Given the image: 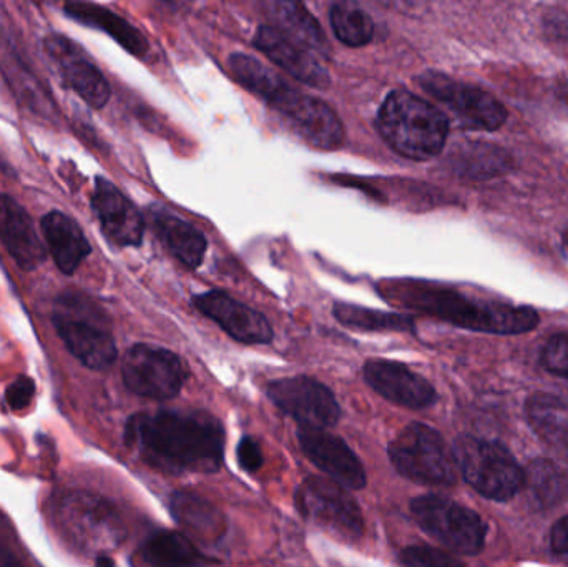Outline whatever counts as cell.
Wrapping results in <instances>:
<instances>
[{
  "instance_id": "obj_1",
  "label": "cell",
  "mask_w": 568,
  "mask_h": 567,
  "mask_svg": "<svg viewBox=\"0 0 568 567\" xmlns=\"http://www.w3.org/2000/svg\"><path fill=\"white\" fill-rule=\"evenodd\" d=\"M126 442L153 468L212 475L223 465L225 432L205 412L142 413L130 418Z\"/></svg>"
},
{
  "instance_id": "obj_2",
  "label": "cell",
  "mask_w": 568,
  "mask_h": 567,
  "mask_svg": "<svg viewBox=\"0 0 568 567\" xmlns=\"http://www.w3.org/2000/svg\"><path fill=\"white\" fill-rule=\"evenodd\" d=\"M389 293L404 305L474 332L517 335L530 332L539 325V315L529 306H513L494 300L473 298L434 283H394Z\"/></svg>"
},
{
  "instance_id": "obj_3",
  "label": "cell",
  "mask_w": 568,
  "mask_h": 567,
  "mask_svg": "<svg viewBox=\"0 0 568 567\" xmlns=\"http://www.w3.org/2000/svg\"><path fill=\"white\" fill-rule=\"evenodd\" d=\"M376 125L384 142L410 160H430L439 155L449 133L447 117L406 90H394L386 97Z\"/></svg>"
},
{
  "instance_id": "obj_4",
  "label": "cell",
  "mask_w": 568,
  "mask_h": 567,
  "mask_svg": "<svg viewBox=\"0 0 568 567\" xmlns=\"http://www.w3.org/2000/svg\"><path fill=\"white\" fill-rule=\"evenodd\" d=\"M453 453L464 479L494 502H509L526 483V473L509 449L499 443L460 436L454 443Z\"/></svg>"
},
{
  "instance_id": "obj_5",
  "label": "cell",
  "mask_w": 568,
  "mask_h": 567,
  "mask_svg": "<svg viewBox=\"0 0 568 567\" xmlns=\"http://www.w3.org/2000/svg\"><path fill=\"white\" fill-rule=\"evenodd\" d=\"M394 468L410 482L427 486H450L457 482L454 453L440 433L420 423L406 426L389 445Z\"/></svg>"
},
{
  "instance_id": "obj_6",
  "label": "cell",
  "mask_w": 568,
  "mask_h": 567,
  "mask_svg": "<svg viewBox=\"0 0 568 567\" xmlns=\"http://www.w3.org/2000/svg\"><path fill=\"white\" fill-rule=\"evenodd\" d=\"M414 519L424 533L450 551L459 555H479L486 543V525L466 506L427 495L410 503Z\"/></svg>"
},
{
  "instance_id": "obj_7",
  "label": "cell",
  "mask_w": 568,
  "mask_h": 567,
  "mask_svg": "<svg viewBox=\"0 0 568 567\" xmlns=\"http://www.w3.org/2000/svg\"><path fill=\"white\" fill-rule=\"evenodd\" d=\"M296 508L307 522L344 541H357L363 536L359 506L346 488L331 479L317 476L304 479L296 492Z\"/></svg>"
},
{
  "instance_id": "obj_8",
  "label": "cell",
  "mask_w": 568,
  "mask_h": 567,
  "mask_svg": "<svg viewBox=\"0 0 568 567\" xmlns=\"http://www.w3.org/2000/svg\"><path fill=\"white\" fill-rule=\"evenodd\" d=\"M266 103L286 120L287 126L307 145L321 150L343 145V123L323 100L306 95L286 82Z\"/></svg>"
},
{
  "instance_id": "obj_9",
  "label": "cell",
  "mask_w": 568,
  "mask_h": 567,
  "mask_svg": "<svg viewBox=\"0 0 568 567\" xmlns=\"http://www.w3.org/2000/svg\"><path fill=\"white\" fill-rule=\"evenodd\" d=\"M122 375L130 392L159 402L175 398L186 379L182 360L152 345L132 346L123 358Z\"/></svg>"
},
{
  "instance_id": "obj_10",
  "label": "cell",
  "mask_w": 568,
  "mask_h": 567,
  "mask_svg": "<svg viewBox=\"0 0 568 567\" xmlns=\"http://www.w3.org/2000/svg\"><path fill=\"white\" fill-rule=\"evenodd\" d=\"M419 85L447 107L467 129L497 130L506 123V107L479 87L459 82L440 72L423 73Z\"/></svg>"
},
{
  "instance_id": "obj_11",
  "label": "cell",
  "mask_w": 568,
  "mask_h": 567,
  "mask_svg": "<svg viewBox=\"0 0 568 567\" xmlns=\"http://www.w3.org/2000/svg\"><path fill=\"white\" fill-rule=\"evenodd\" d=\"M60 519L83 548L106 551L122 545L125 538V526L116 509L105 499L87 493H73L63 498Z\"/></svg>"
},
{
  "instance_id": "obj_12",
  "label": "cell",
  "mask_w": 568,
  "mask_h": 567,
  "mask_svg": "<svg viewBox=\"0 0 568 567\" xmlns=\"http://www.w3.org/2000/svg\"><path fill=\"white\" fill-rule=\"evenodd\" d=\"M268 396L301 428L326 429L339 422V403L331 389L307 376L276 379L268 386Z\"/></svg>"
},
{
  "instance_id": "obj_13",
  "label": "cell",
  "mask_w": 568,
  "mask_h": 567,
  "mask_svg": "<svg viewBox=\"0 0 568 567\" xmlns=\"http://www.w3.org/2000/svg\"><path fill=\"white\" fill-rule=\"evenodd\" d=\"M193 305L236 342L245 345H266L273 342V328L268 318L225 292L213 290L196 295Z\"/></svg>"
},
{
  "instance_id": "obj_14",
  "label": "cell",
  "mask_w": 568,
  "mask_h": 567,
  "mask_svg": "<svg viewBox=\"0 0 568 567\" xmlns=\"http://www.w3.org/2000/svg\"><path fill=\"white\" fill-rule=\"evenodd\" d=\"M297 439L307 459L329 476L331 482L346 489H363L366 486V472L343 439L324 429L307 428H300Z\"/></svg>"
},
{
  "instance_id": "obj_15",
  "label": "cell",
  "mask_w": 568,
  "mask_h": 567,
  "mask_svg": "<svg viewBox=\"0 0 568 567\" xmlns=\"http://www.w3.org/2000/svg\"><path fill=\"white\" fill-rule=\"evenodd\" d=\"M43 45H45L47 53L59 65L63 83L73 90L87 105L92 109H102L109 103L110 95H112L109 82L103 73L90 60H87L83 53H80L75 43L62 36H50L47 37Z\"/></svg>"
},
{
  "instance_id": "obj_16",
  "label": "cell",
  "mask_w": 568,
  "mask_h": 567,
  "mask_svg": "<svg viewBox=\"0 0 568 567\" xmlns=\"http://www.w3.org/2000/svg\"><path fill=\"white\" fill-rule=\"evenodd\" d=\"M92 209L103 235L116 246H139L145 232V220L136 206L106 179L95 180Z\"/></svg>"
},
{
  "instance_id": "obj_17",
  "label": "cell",
  "mask_w": 568,
  "mask_h": 567,
  "mask_svg": "<svg viewBox=\"0 0 568 567\" xmlns=\"http://www.w3.org/2000/svg\"><path fill=\"white\" fill-rule=\"evenodd\" d=\"M363 373L374 392L396 405L420 409L436 402L434 386L403 363L371 360L364 365Z\"/></svg>"
},
{
  "instance_id": "obj_18",
  "label": "cell",
  "mask_w": 568,
  "mask_h": 567,
  "mask_svg": "<svg viewBox=\"0 0 568 567\" xmlns=\"http://www.w3.org/2000/svg\"><path fill=\"white\" fill-rule=\"evenodd\" d=\"M0 242L13 262L26 272H32L45 262L47 249L32 216L6 193H0Z\"/></svg>"
},
{
  "instance_id": "obj_19",
  "label": "cell",
  "mask_w": 568,
  "mask_h": 567,
  "mask_svg": "<svg viewBox=\"0 0 568 567\" xmlns=\"http://www.w3.org/2000/svg\"><path fill=\"white\" fill-rule=\"evenodd\" d=\"M255 45L293 79L307 83L314 89L324 90L329 87V73L317 62L316 57L290 37L284 36L276 27H260Z\"/></svg>"
},
{
  "instance_id": "obj_20",
  "label": "cell",
  "mask_w": 568,
  "mask_h": 567,
  "mask_svg": "<svg viewBox=\"0 0 568 567\" xmlns=\"http://www.w3.org/2000/svg\"><path fill=\"white\" fill-rule=\"evenodd\" d=\"M52 323L67 350L87 368L102 372L115 363L119 352L115 340L106 330L87 320L62 315L53 316Z\"/></svg>"
},
{
  "instance_id": "obj_21",
  "label": "cell",
  "mask_w": 568,
  "mask_h": 567,
  "mask_svg": "<svg viewBox=\"0 0 568 567\" xmlns=\"http://www.w3.org/2000/svg\"><path fill=\"white\" fill-rule=\"evenodd\" d=\"M47 249L60 272L73 275L92 253L89 240L75 220L62 212H50L40 222Z\"/></svg>"
},
{
  "instance_id": "obj_22",
  "label": "cell",
  "mask_w": 568,
  "mask_h": 567,
  "mask_svg": "<svg viewBox=\"0 0 568 567\" xmlns=\"http://www.w3.org/2000/svg\"><path fill=\"white\" fill-rule=\"evenodd\" d=\"M63 13L75 22L102 30L115 42H119L123 49L129 50L132 55L143 57L149 52V42L143 33L135 29L129 20L105 7L95 6V3L70 2L63 7Z\"/></svg>"
},
{
  "instance_id": "obj_23",
  "label": "cell",
  "mask_w": 568,
  "mask_h": 567,
  "mask_svg": "<svg viewBox=\"0 0 568 567\" xmlns=\"http://www.w3.org/2000/svg\"><path fill=\"white\" fill-rule=\"evenodd\" d=\"M150 222L156 236L180 262L185 263L189 269H199L202 265L206 239L195 226L165 210H153Z\"/></svg>"
},
{
  "instance_id": "obj_24",
  "label": "cell",
  "mask_w": 568,
  "mask_h": 567,
  "mask_svg": "<svg viewBox=\"0 0 568 567\" xmlns=\"http://www.w3.org/2000/svg\"><path fill=\"white\" fill-rule=\"evenodd\" d=\"M170 512L179 525L202 541H219L225 535L222 513L195 493L176 492L170 499Z\"/></svg>"
},
{
  "instance_id": "obj_25",
  "label": "cell",
  "mask_w": 568,
  "mask_h": 567,
  "mask_svg": "<svg viewBox=\"0 0 568 567\" xmlns=\"http://www.w3.org/2000/svg\"><path fill=\"white\" fill-rule=\"evenodd\" d=\"M142 556L152 567H200L206 563L196 546L175 531L150 536L143 545Z\"/></svg>"
},
{
  "instance_id": "obj_26",
  "label": "cell",
  "mask_w": 568,
  "mask_h": 567,
  "mask_svg": "<svg viewBox=\"0 0 568 567\" xmlns=\"http://www.w3.org/2000/svg\"><path fill=\"white\" fill-rule=\"evenodd\" d=\"M270 7H272L273 16L282 26L280 30L284 36L290 37L291 40L300 43L310 52L314 50L321 55L327 53L329 45H327L326 36L316 19L301 3L275 2Z\"/></svg>"
},
{
  "instance_id": "obj_27",
  "label": "cell",
  "mask_w": 568,
  "mask_h": 567,
  "mask_svg": "<svg viewBox=\"0 0 568 567\" xmlns=\"http://www.w3.org/2000/svg\"><path fill=\"white\" fill-rule=\"evenodd\" d=\"M529 419L547 443L568 452V412L557 399L550 396L530 399Z\"/></svg>"
},
{
  "instance_id": "obj_28",
  "label": "cell",
  "mask_w": 568,
  "mask_h": 567,
  "mask_svg": "<svg viewBox=\"0 0 568 567\" xmlns=\"http://www.w3.org/2000/svg\"><path fill=\"white\" fill-rule=\"evenodd\" d=\"M466 146L467 149L460 150L459 155L454 160V165L460 175L470 176V179H489L506 172L510 159L504 150L496 149L494 145H483V143Z\"/></svg>"
},
{
  "instance_id": "obj_29",
  "label": "cell",
  "mask_w": 568,
  "mask_h": 567,
  "mask_svg": "<svg viewBox=\"0 0 568 567\" xmlns=\"http://www.w3.org/2000/svg\"><path fill=\"white\" fill-rule=\"evenodd\" d=\"M331 27L337 40L349 47H363L374 37V22L369 13L349 3H336L329 13Z\"/></svg>"
},
{
  "instance_id": "obj_30",
  "label": "cell",
  "mask_w": 568,
  "mask_h": 567,
  "mask_svg": "<svg viewBox=\"0 0 568 567\" xmlns=\"http://www.w3.org/2000/svg\"><path fill=\"white\" fill-rule=\"evenodd\" d=\"M526 482L529 483L530 492L542 506H556L566 498L568 493L566 473L556 463L547 459H539L530 465Z\"/></svg>"
},
{
  "instance_id": "obj_31",
  "label": "cell",
  "mask_w": 568,
  "mask_h": 567,
  "mask_svg": "<svg viewBox=\"0 0 568 567\" xmlns=\"http://www.w3.org/2000/svg\"><path fill=\"white\" fill-rule=\"evenodd\" d=\"M334 316L343 325L369 330V332H384V330H387V332H390V330L393 332H404V330L413 328V323L406 316L359 308V306L344 305V303L334 305Z\"/></svg>"
},
{
  "instance_id": "obj_32",
  "label": "cell",
  "mask_w": 568,
  "mask_h": 567,
  "mask_svg": "<svg viewBox=\"0 0 568 567\" xmlns=\"http://www.w3.org/2000/svg\"><path fill=\"white\" fill-rule=\"evenodd\" d=\"M404 567H464L454 556L430 546H410L399 556Z\"/></svg>"
},
{
  "instance_id": "obj_33",
  "label": "cell",
  "mask_w": 568,
  "mask_h": 567,
  "mask_svg": "<svg viewBox=\"0 0 568 567\" xmlns=\"http://www.w3.org/2000/svg\"><path fill=\"white\" fill-rule=\"evenodd\" d=\"M542 365L547 372L568 378V333L549 340L542 352Z\"/></svg>"
},
{
  "instance_id": "obj_34",
  "label": "cell",
  "mask_w": 568,
  "mask_h": 567,
  "mask_svg": "<svg viewBox=\"0 0 568 567\" xmlns=\"http://www.w3.org/2000/svg\"><path fill=\"white\" fill-rule=\"evenodd\" d=\"M36 396V383L29 376H19L16 382L10 383L6 392V402L12 412H23L29 408Z\"/></svg>"
},
{
  "instance_id": "obj_35",
  "label": "cell",
  "mask_w": 568,
  "mask_h": 567,
  "mask_svg": "<svg viewBox=\"0 0 568 567\" xmlns=\"http://www.w3.org/2000/svg\"><path fill=\"white\" fill-rule=\"evenodd\" d=\"M236 456H239L240 466L248 473L258 472L263 466V459H265L263 458L258 442L252 438V436H245V438L240 442Z\"/></svg>"
},
{
  "instance_id": "obj_36",
  "label": "cell",
  "mask_w": 568,
  "mask_h": 567,
  "mask_svg": "<svg viewBox=\"0 0 568 567\" xmlns=\"http://www.w3.org/2000/svg\"><path fill=\"white\" fill-rule=\"evenodd\" d=\"M552 548L559 555H568V516L556 523L552 529Z\"/></svg>"
},
{
  "instance_id": "obj_37",
  "label": "cell",
  "mask_w": 568,
  "mask_h": 567,
  "mask_svg": "<svg viewBox=\"0 0 568 567\" xmlns=\"http://www.w3.org/2000/svg\"><path fill=\"white\" fill-rule=\"evenodd\" d=\"M0 567H22L16 555L10 549H7L2 543H0Z\"/></svg>"
},
{
  "instance_id": "obj_38",
  "label": "cell",
  "mask_w": 568,
  "mask_h": 567,
  "mask_svg": "<svg viewBox=\"0 0 568 567\" xmlns=\"http://www.w3.org/2000/svg\"><path fill=\"white\" fill-rule=\"evenodd\" d=\"M95 567H115V561L106 555H100L97 558Z\"/></svg>"
}]
</instances>
